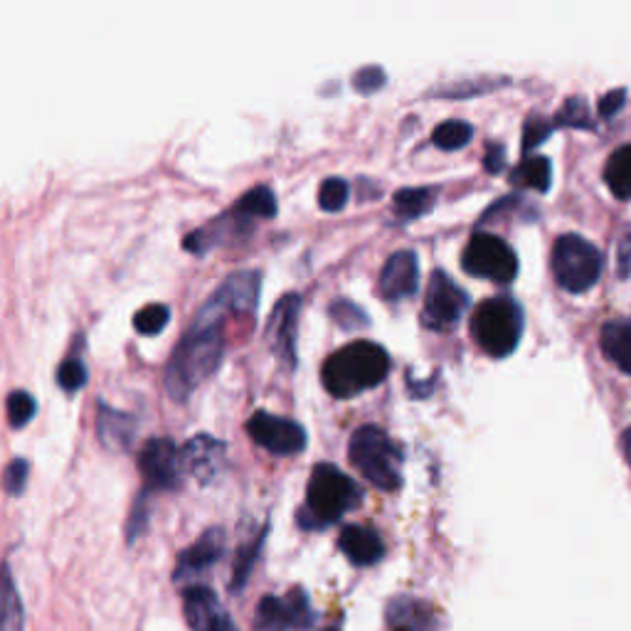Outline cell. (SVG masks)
Instances as JSON below:
<instances>
[{"label":"cell","mask_w":631,"mask_h":631,"mask_svg":"<svg viewBox=\"0 0 631 631\" xmlns=\"http://www.w3.org/2000/svg\"><path fill=\"white\" fill-rule=\"evenodd\" d=\"M168 320H170L168 306H164V304H148L146 308H141V312L134 316V328L141 336H156V334H160V330L168 326Z\"/></svg>","instance_id":"cell-30"},{"label":"cell","mask_w":631,"mask_h":631,"mask_svg":"<svg viewBox=\"0 0 631 631\" xmlns=\"http://www.w3.org/2000/svg\"><path fill=\"white\" fill-rule=\"evenodd\" d=\"M434 200L437 192L432 188H404L400 192H395L392 206L402 220H414L422 218L424 212H430Z\"/></svg>","instance_id":"cell-24"},{"label":"cell","mask_w":631,"mask_h":631,"mask_svg":"<svg viewBox=\"0 0 631 631\" xmlns=\"http://www.w3.org/2000/svg\"><path fill=\"white\" fill-rule=\"evenodd\" d=\"M180 464L202 486L215 484L228 466V446L210 434H196L180 449Z\"/></svg>","instance_id":"cell-12"},{"label":"cell","mask_w":631,"mask_h":631,"mask_svg":"<svg viewBox=\"0 0 631 631\" xmlns=\"http://www.w3.org/2000/svg\"><path fill=\"white\" fill-rule=\"evenodd\" d=\"M555 122L543 119V116H530L526 122V128H523V151L530 154L533 148L540 146L545 138L553 134Z\"/></svg>","instance_id":"cell-35"},{"label":"cell","mask_w":631,"mask_h":631,"mask_svg":"<svg viewBox=\"0 0 631 631\" xmlns=\"http://www.w3.org/2000/svg\"><path fill=\"white\" fill-rule=\"evenodd\" d=\"M466 274L496 284H511L518 276V256L508 244L491 232H476L462 254Z\"/></svg>","instance_id":"cell-7"},{"label":"cell","mask_w":631,"mask_h":631,"mask_svg":"<svg viewBox=\"0 0 631 631\" xmlns=\"http://www.w3.org/2000/svg\"><path fill=\"white\" fill-rule=\"evenodd\" d=\"M472 336L491 358H506L518 348L523 336V312L508 296H496L476 308Z\"/></svg>","instance_id":"cell-5"},{"label":"cell","mask_w":631,"mask_h":631,"mask_svg":"<svg viewBox=\"0 0 631 631\" xmlns=\"http://www.w3.org/2000/svg\"><path fill=\"white\" fill-rule=\"evenodd\" d=\"M215 296L230 306V312L238 314L252 312L256 302H260V274L256 272L232 274L230 280L220 286V292Z\"/></svg>","instance_id":"cell-21"},{"label":"cell","mask_w":631,"mask_h":631,"mask_svg":"<svg viewBox=\"0 0 631 631\" xmlns=\"http://www.w3.org/2000/svg\"><path fill=\"white\" fill-rule=\"evenodd\" d=\"M390 372L388 350L370 340H356L346 348L336 350L324 362L320 380L324 388L338 400L356 398V395L376 388Z\"/></svg>","instance_id":"cell-2"},{"label":"cell","mask_w":631,"mask_h":631,"mask_svg":"<svg viewBox=\"0 0 631 631\" xmlns=\"http://www.w3.org/2000/svg\"><path fill=\"white\" fill-rule=\"evenodd\" d=\"M348 202V183L344 178H328L318 188V206L326 212L344 210Z\"/></svg>","instance_id":"cell-32"},{"label":"cell","mask_w":631,"mask_h":631,"mask_svg":"<svg viewBox=\"0 0 631 631\" xmlns=\"http://www.w3.org/2000/svg\"><path fill=\"white\" fill-rule=\"evenodd\" d=\"M148 494H151V491H148V488L141 491V496L136 498V506L132 511V516H128V526H126L128 543H134L138 536H144V533H146L148 516H151V506H148Z\"/></svg>","instance_id":"cell-34"},{"label":"cell","mask_w":631,"mask_h":631,"mask_svg":"<svg viewBox=\"0 0 631 631\" xmlns=\"http://www.w3.org/2000/svg\"><path fill=\"white\" fill-rule=\"evenodd\" d=\"M353 84H356V90L360 94H372L385 84V72L380 67H366L353 77Z\"/></svg>","instance_id":"cell-38"},{"label":"cell","mask_w":631,"mask_h":631,"mask_svg":"<svg viewBox=\"0 0 631 631\" xmlns=\"http://www.w3.org/2000/svg\"><path fill=\"white\" fill-rule=\"evenodd\" d=\"M330 316H334L344 328H360L368 324V316L362 314L356 304L344 302V298L334 302V306H330Z\"/></svg>","instance_id":"cell-36"},{"label":"cell","mask_w":631,"mask_h":631,"mask_svg":"<svg viewBox=\"0 0 631 631\" xmlns=\"http://www.w3.org/2000/svg\"><path fill=\"white\" fill-rule=\"evenodd\" d=\"M138 466L144 474V488L148 491H176L180 486V449L173 440L166 437H156L148 440L138 454Z\"/></svg>","instance_id":"cell-11"},{"label":"cell","mask_w":631,"mask_h":631,"mask_svg":"<svg viewBox=\"0 0 631 631\" xmlns=\"http://www.w3.org/2000/svg\"><path fill=\"white\" fill-rule=\"evenodd\" d=\"M298 308H302V296L298 294H286L276 302V308L270 316V328H266V336H270V344L274 346V353L280 356L286 368H294L296 362V318Z\"/></svg>","instance_id":"cell-13"},{"label":"cell","mask_w":631,"mask_h":631,"mask_svg":"<svg viewBox=\"0 0 631 631\" xmlns=\"http://www.w3.org/2000/svg\"><path fill=\"white\" fill-rule=\"evenodd\" d=\"M504 160H506L504 146H491L488 154H486V170H488V173H498V170L504 168Z\"/></svg>","instance_id":"cell-41"},{"label":"cell","mask_w":631,"mask_h":631,"mask_svg":"<svg viewBox=\"0 0 631 631\" xmlns=\"http://www.w3.org/2000/svg\"><path fill=\"white\" fill-rule=\"evenodd\" d=\"M136 427L138 422L132 414L114 410L106 402H99L96 432H99V440L106 449H112V452H126L136 437Z\"/></svg>","instance_id":"cell-19"},{"label":"cell","mask_w":631,"mask_h":631,"mask_svg":"<svg viewBox=\"0 0 631 631\" xmlns=\"http://www.w3.org/2000/svg\"><path fill=\"white\" fill-rule=\"evenodd\" d=\"M28 476H30V462L25 459H13V462L8 464L6 469V488L10 496H20L25 491L28 484Z\"/></svg>","instance_id":"cell-37"},{"label":"cell","mask_w":631,"mask_h":631,"mask_svg":"<svg viewBox=\"0 0 631 631\" xmlns=\"http://www.w3.org/2000/svg\"><path fill=\"white\" fill-rule=\"evenodd\" d=\"M604 183L619 200H631V144L619 146L617 151L607 158L604 166Z\"/></svg>","instance_id":"cell-22"},{"label":"cell","mask_w":631,"mask_h":631,"mask_svg":"<svg viewBox=\"0 0 631 631\" xmlns=\"http://www.w3.org/2000/svg\"><path fill=\"white\" fill-rule=\"evenodd\" d=\"M385 622L390 631H437L440 612L437 607L420 600V597H395L385 609Z\"/></svg>","instance_id":"cell-16"},{"label":"cell","mask_w":631,"mask_h":631,"mask_svg":"<svg viewBox=\"0 0 631 631\" xmlns=\"http://www.w3.org/2000/svg\"><path fill=\"white\" fill-rule=\"evenodd\" d=\"M555 126H570V128H592V114L590 104L585 96H570L568 102L560 106L558 116H555Z\"/></svg>","instance_id":"cell-29"},{"label":"cell","mask_w":631,"mask_h":631,"mask_svg":"<svg viewBox=\"0 0 631 631\" xmlns=\"http://www.w3.org/2000/svg\"><path fill=\"white\" fill-rule=\"evenodd\" d=\"M360 486L334 464H316L306 486V506L298 513L304 528H326L360 504Z\"/></svg>","instance_id":"cell-3"},{"label":"cell","mask_w":631,"mask_h":631,"mask_svg":"<svg viewBox=\"0 0 631 631\" xmlns=\"http://www.w3.org/2000/svg\"><path fill=\"white\" fill-rule=\"evenodd\" d=\"M469 308V294L446 272H434L427 286L422 324L434 330H449Z\"/></svg>","instance_id":"cell-8"},{"label":"cell","mask_w":631,"mask_h":631,"mask_svg":"<svg viewBox=\"0 0 631 631\" xmlns=\"http://www.w3.org/2000/svg\"><path fill=\"white\" fill-rule=\"evenodd\" d=\"M511 183L518 188H533L538 192H548L553 183V168L545 156H528L518 168H513Z\"/></svg>","instance_id":"cell-23"},{"label":"cell","mask_w":631,"mask_h":631,"mask_svg":"<svg viewBox=\"0 0 631 631\" xmlns=\"http://www.w3.org/2000/svg\"><path fill=\"white\" fill-rule=\"evenodd\" d=\"M350 464L382 491L402 486V452L390 434L376 424H362L350 437Z\"/></svg>","instance_id":"cell-4"},{"label":"cell","mask_w":631,"mask_h":631,"mask_svg":"<svg viewBox=\"0 0 631 631\" xmlns=\"http://www.w3.org/2000/svg\"><path fill=\"white\" fill-rule=\"evenodd\" d=\"M420 286V264H417L414 252H395L388 262H385L380 272V296L388 302H400L417 292Z\"/></svg>","instance_id":"cell-15"},{"label":"cell","mask_w":631,"mask_h":631,"mask_svg":"<svg viewBox=\"0 0 631 631\" xmlns=\"http://www.w3.org/2000/svg\"><path fill=\"white\" fill-rule=\"evenodd\" d=\"M624 102H627V90L624 87H617V90H612V92H607L602 99H600V116H604V119H612V116L622 109L624 106Z\"/></svg>","instance_id":"cell-39"},{"label":"cell","mask_w":631,"mask_h":631,"mask_svg":"<svg viewBox=\"0 0 631 631\" xmlns=\"http://www.w3.org/2000/svg\"><path fill=\"white\" fill-rule=\"evenodd\" d=\"M252 442L276 456H294L306 449V430L294 420L280 414L254 412L248 422Z\"/></svg>","instance_id":"cell-9"},{"label":"cell","mask_w":631,"mask_h":631,"mask_svg":"<svg viewBox=\"0 0 631 631\" xmlns=\"http://www.w3.org/2000/svg\"><path fill=\"white\" fill-rule=\"evenodd\" d=\"M57 385L64 392H77L87 385V368L82 360H64L57 370Z\"/></svg>","instance_id":"cell-33"},{"label":"cell","mask_w":631,"mask_h":631,"mask_svg":"<svg viewBox=\"0 0 631 631\" xmlns=\"http://www.w3.org/2000/svg\"><path fill=\"white\" fill-rule=\"evenodd\" d=\"M474 138V126L469 122H444L434 128L432 141L440 146L442 151H456L464 148Z\"/></svg>","instance_id":"cell-28"},{"label":"cell","mask_w":631,"mask_h":631,"mask_svg":"<svg viewBox=\"0 0 631 631\" xmlns=\"http://www.w3.org/2000/svg\"><path fill=\"white\" fill-rule=\"evenodd\" d=\"M228 312L230 308L212 296L186 338L180 340L166 370V388L176 402H186L218 370L222 360L220 324Z\"/></svg>","instance_id":"cell-1"},{"label":"cell","mask_w":631,"mask_h":631,"mask_svg":"<svg viewBox=\"0 0 631 631\" xmlns=\"http://www.w3.org/2000/svg\"><path fill=\"white\" fill-rule=\"evenodd\" d=\"M314 624V609L304 590H292L286 597L266 595L256 604V627L262 631H292Z\"/></svg>","instance_id":"cell-10"},{"label":"cell","mask_w":631,"mask_h":631,"mask_svg":"<svg viewBox=\"0 0 631 631\" xmlns=\"http://www.w3.org/2000/svg\"><path fill=\"white\" fill-rule=\"evenodd\" d=\"M224 530L222 528H210L202 533V536L180 553L178 565H176V582L178 580H188L192 575H200L210 570L215 565L222 553H224Z\"/></svg>","instance_id":"cell-17"},{"label":"cell","mask_w":631,"mask_h":631,"mask_svg":"<svg viewBox=\"0 0 631 631\" xmlns=\"http://www.w3.org/2000/svg\"><path fill=\"white\" fill-rule=\"evenodd\" d=\"M3 631H25V612L23 600L15 587L10 568H6V582H3Z\"/></svg>","instance_id":"cell-27"},{"label":"cell","mask_w":631,"mask_h":631,"mask_svg":"<svg viewBox=\"0 0 631 631\" xmlns=\"http://www.w3.org/2000/svg\"><path fill=\"white\" fill-rule=\"evenodd\" d=\"M338 548L346 555L348 562L358 565V568H370L382 560L385 543L378 530L368 526H346L340 530Z\"/></svg>","instance_id":"cell-18"},{"label":"cell","mask_w":631,"mask_h":631,"mask_svg":"<svg viewBox=\"0 0 631 631\" xmlns=\"http://www.w3.org/2000/svg\"><path fill=\"white\" fill-rule=\"evenodd\" d=\"M622 446H624V454H627V462L631 464V427L624 432L622 437Z\"/></svg>","instance_id":"cell-42"},{"label":"cell","mask_w":631,"mask_h":631,"mask_svg":"<svg viewBox=\"0 0 631 631\" xmlns=\"http://www.w3.org/2000/svg\"><path fill=\"white\" fill-rule=\"evenodd\" d=\"M600 348L607 360L631 376V318L607 320L600 334Z\"/></svg>","instance_id":"cell-20"},{"label":"cell","mask_w":631,"mask_h":631,"mask_svg":"<svg viewBox=\"0 0 631 631\" xmlns=\"http://www.w3.org/2000/svg\"><path fill=\"white\" fill-rule=\"evenodd\" d=\"M183 614L190 631H234L232 622L222 614L218 595L210 587H188L183 592Z\"/></svg>","instance_id":"cell-14"},{"label":"cell","mask_w":631,"mask_h":631,"mask_svg":"<svg viewBox=\"0 0 631 631\" xmlns=\"http://www.w3.org/2000/svg\"><path fill=\"white\" fill-rule=\"evenodd\" d=\"M550 266L560 288L570 294H582L600 282L604 256L580 234H562V238L555 240Z\"/></svg>","instance_id":"cell-6"},{"label":"cell","mask_w":631,"mask_h":631,"mask_svg":"<svg viewBox=\"0 0 631 631\" xmlns=\"http://www.w3.org/2000/svg\"><path fill=\"white\" fill-rule=\"evenodd\" d=\"M266 538V528L260 533V536H254L250 543H242L240 550H238V560H234V572H232V592H240L244 585H248V577L254 568L256 558H260V550H262V543Z\"/></svg>","instance_id":"cell-26"},{"label":"cell","mask_w":631,"mask_h":631,"mask_svg":"<svg viewBox=\"0 0 631 631\" xmlns=\"http://www.w3.org/2000/svg\"><path fill=\"white\" fill-rule=\"evenodd\" d=\"M326 631H340V629H336V627H328Z\"/></svg>","instance_id":"cell-43"},{"label":"cell","mask_w":631,"mask_h":631,"mask_svg":"<svg viewBox=\"0 0 631 631\" xmlns=\"http://www.w3.org/2000/svg\"><path fill=\"white\" fill-rule=\"evenodd\" d=\"M234 212H240L248 220H272L276 215V196L266 186H256L244 192Z\"/></svg>","instance_id":"cell-25"},{"label":"cell","mask_w":631,"mask_h":631,"mask_svg":"<svg viewBox=\"0 0 631 631\" xmlns=\"http://www.w3.org/2000/svg\"><path fill=\"white\" fill-rule=\"evenodd\" d=\"M617 266H619V276H622V280H629L631 276V224H629V230L622 234V240H619Z\"/></svg>","instance_id":"cell-40"},{"label":"cell","mask_w":631,"mask_h":631,"mask_svg":"<svg viewBox=\"0 0 631 631\" xmlns=\"http://www.w3.org/2000/svg\"><path fill=\"white\" fill-rule=\"evenodd\" d=\"M35 412H38V402L30 392H25V390L10 392V398H8V422H10V427L20 430V427H25L32 417H35Z\"/></svg>","instance_id":"cell-31"}]
</instances>
